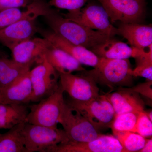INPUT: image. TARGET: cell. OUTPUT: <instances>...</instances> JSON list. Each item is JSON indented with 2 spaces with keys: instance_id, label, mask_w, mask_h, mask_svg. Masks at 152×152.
Segmentation results:
<instances>
[{
  "instance_id": "obj_1",
  "label": "cell",
  "mask_w": 152,
  "mask_h": 152,
  "mask_svg": "<svg viewBox=\"0 0 152 152\" xmlns=\"http://www.w3.org/2000/svg\"><path fill=\"white\" fill-rule=\"evenodd\" d=\"M43 18L52 31L77 45L90 49L112 38L66 18L50 7Z\"/></svg>"
},
{
  "instance_id": "obj_2",
  "label": "cell",
  "mask_w": 152,
  "mask_h": 152,
  "mask_svg": "<svg viewBox=\"0 0 152 152\" xmlns=\"http://www.w3.org/2000/svg\"><path fill=\"white\" fill-rule=\"evenodd\" d=\"M34 8L28 15L5 28L0 29V43L10 50L22 42L33 38L39 28L36 20L43 17L50 6L43 0H32Z\"/></svg>"
},
{
  "instance_id": "obj_3",
  "label": "cell",
  "mask_w": 152,
  "mask_h": 152,
  "mask_svg": "<svg viewBox=\"0 0 152 152\" xmlns=\"http://www.w3.org/2000/svg\"><path fill=\"white\" fill-rule=\"evenodd\" d=\"M100 58L98 65L86 71L84 75L91 77L97 84L106 86L111 90L132 87L133 76L129 59H110Z\"/></svg>"
},
{
  "instance_id": "obj_4",
  "label": "cell",
  "mask_w": 152,
  "mask_h": 152,
  "mask_svg": "<svg viewBox=\"0 0 152 152\" xmlns=\"http://www.w3.org/2000/svg\"><path fill=\"white\" fill-rule=\"evenodd\" d=\"M28 152H50L54 147L69 142L64 129L25 123L23 130Z\"/></svg>"
},
{
  "instance_id": "obj_5",
  "label": "cell",
  "mask_w": 152,
  "mask_h": 152,
  "mask_svg": "<svg viewBox=\"0 0 152 152\" xmlns=\"http://www.w3.org/2000/svg\"><path fill=\"white\" fill-rule=\"evenodd\" d=\"M58 123L62 126L69 141H90L102 134L79 111L69 105L65 101L61 108Z\"/></svg>"
},
{
  "instance_id": "obj_6",
  "label": "cell",
  "mask_w": 152,
  "mask_h": 152,
  "mask_svg": "<svg viewBox=\"0 0 152 152\" xmlns=\"http://www.w3.org/2000/svg\"><path fill=\"white\" fill-rule=\"evenodd\" d=\"M76 109L99 132L110 128L115 114L104 95L87 101L72 99L67 103Z\"/></svg>"
},
{
  "instance_id": "obj_7",
  "label": "cell",
  "mask_w": 152,
  "mask_h": 152,
  "mask_svg": "<svg viewBox=\"0 0 152 152\" xmlns=\"http://www.w3.org/2000/svg\"><path fill=\"white\" fill-rule=\"evenodd\" d=\"M64 92L59 84L53 94L31 106L26 122L49 127H58L61 108L65 102Z\"/></svg>"
},
{
  "instance_id": "obj_8",
  "label": "cell",
  "mask_w": 152,
  "mask_h": 152,
  "mask_svg": "<svg viewBox=\"0 0 152 152\" xmlns=\"http://www.w3.org/2000/svg\"><path fill=\"white\" fill-rule=\"evenodd\" d=\"M32 86L31 102H38L50 96L59 86L60 74L48 61H43L30 71Z\"/></svg>"
},
{
  "instance_id": "obj_9",
  "label": "cell",
  "mask_w": 152,
  "mask_h": 152,
  "mask_svg": "<svg viewBox=\"0 0 152 152\" xmlns=\"http://www.w3.org/2000/svg\"><path fill=\"white\" fill-rule=\"evenodd\" d=\"M108 14L111 23H140L145 12V0H98Z\"/></svg>"
},
{
  "instance_id": "obj_10",
  "label": "cell",
  "mask_w": 152,
  "mask_h": 152,
  "mask_svg": "<svg viewBox=\"0 0 152 152\" xmlns=\"http://www.w3.org/2000/svg\"><path fill=\"white\" fill-rule=\"evenodd\" d=\"M66 18L112 37L118 35V28L112 24L107 13L102 6L89 4L82 9L78 13L66 15Z\"/></svg>"
},
{
  "instance_id": "obj_11",
  "label": "cell",
  "mask_w": 152,
  "mask_h": 152,
  "mask_svg": "<svg viewBox=\"0 0 152 152\" xmlns=\"http://www.w3.org/2000/svg\"><path fill=\"white\" fill-rule=\"evenodd\" d=\"M59 84L64 92L75 100L87 101L100 96L98 84L90 76L60 74Z\"/></svg>"
},
{
  "instance_id": "obj_12",
  "label": "cell",
  "mask_w": 152,
  "mask_h": 152,
  "mask_svg": "<svg viewBox=\"0 0 152 152\" xmlns=\"http://www.w3.org/2000/svg\"><path fill=\"white\" fill-rule=\"evenodd\" d=\"M50 152H127L116 137L102 134L86 142H68L59 144Z\"/></svg>"
},
{
  "instance_id": "obj_13",
  "label": "cell",
  "mask_w": 152,
  "mask_h": 152,
  "mask_svg": "<svg viewBox=\"0 0 152 152\" xmlns=\"http://www.w3.org/2000/svg\"><path fill=\"white\" fill-rule=\"evenodd\" d=\"M52 44L46 38H31L14 47L11 52L15 61L31 66L40 64L45 58V54Z\"/></svg>"
},
{
  "instance_id": "obj_14",
  "label": "cell",
  "mask_w": 152,
  "mask_h": 152,
  "mask_svg": "<svg viewBox=\"0 0 152 152\" xmlns=\"http://www.w3.org/2000/svg\"><path fill=\"white\" fill-rule=\"evenodd\" d=\"M38 33H39L43 37L48 39L54 46L65 51L82 64L95 68L99 64L100 58L91 50L84 47L74 45L52 31L39 28Z\"/></svg>"
},
{
  "instance_id": "obj_15",
  "label": "cell",
  "mask_w": 152,
  "mask_h": 152,
  "mask_svg": "<svg viewBox=\"0 0 152 152\" xmlns=\"http://www.w3.org/2000/svg\"><path fill=\"white\" fill-rule=\"evenodd\" d=\"M30 71L10 84L0 88V104L26 105L31 102L33 90Z\"/></svg>"
},
{
  "instance_id": "obj_16",
  "label": "cell",
  "mask_w": 152,
  "mask_h": 152,
  "mask_svg": "<svg viewBox=\"0 0 152 152\" xmlns=\"http://www.w3.org/2000/svg\"><path fill=\"white\" fill-rule=\"evenodd\" d=\"M104 95L111 104L115 115L144 110L143 101L138 93L131 91L129 88H120L115 91Z\"/></svg>"
},
{
  "instance_id": "obj_17",
  "label": "cell",
  "mask_w": 152,
  "mask_h": 152,
  "mask_svg": "<svg viewBox=\"0 0 152 152\" xmlns=\"http://www.w3.org/2000/svg\"><path fill=\"white\" fill-rule=\"evenodd\" d=\"M118 29V35L126 39L132 48L144 50L152 45L151 25L122 23Z\"/></svg>"
},
{
  "instance_id": "obj_18",
  "label": "cell",
  "mask_w": 152,
  "mask_h": 152,
  "mask_svg": "<svg viewBox=\"0 0 152 152\" xmlns=\"http://www.w3.org/2000/svg\"><path fill=\"white\" fill-rule=\"evenodd\" d=\"M45 58L59 74L86 71L82 66V64L73 57L52 45L46 53Z\"/></svg>"
},
{
  "instance_id": "obj_19",
  "label": "cell",
  "mask_w": 152,
  "mask_h": 152,
  "mask_svg": "<svg viewBox=\"0 0 152 152\" xmlns=\"http://www.w3.org/2000/svg\"><path fill=\"white\" fill-rule=\"evenodd\" d=\"M90 50L99 58L110 59H128L133 57L132 47L113 37Z\"/></svg>"
},
{
  "instance_id": "obj_20",
  "label": "cell",
  "mask_w": 152,
  "mask_h": 152,
  "mask_svg": "<svg viewBox=\"0 0 152 152\" xmlns=\"http://www.w3.org/2000/svg\"><path fill=\"white\" fill-rule=\"evenodd\" d=\"M29 112L26 105L0 104V129H10L25 122Z\"/></svg>"
},
{
  "instance_id": "obj_21",
  "label": "cell",
  "mask_w": 152,
  "mask_h": 152,
  "mask_svg": "<svg viewBox=\"0 0 152 152\" xmlns=\"http://www.w3.org/2000/svg\"><path fill=\"white\" fill-rule=\"evenodd\" d=\"M25 123H20L7 132L0 134V152H28L23 134Z\"/></svg>"
},
{
  "instance_id": "obj_22",
  "label": "cell",
  "mask_w": 152,
  "mask_h": 152,
  "mask_svg": "<svg viewBox=\"0 0 152 152\" xmlns=\"http://www.w3.org/2000/svg\"><path fill=\"white\" fill-rule=\"evenodd\" d=\"M31 66L21 64L7 57L0 58V88L8 86L31 70Z\"/></svg>"
},
{
  "instance_id": "obj_23",
  "label": "cell",
  "mask_w": 152,
  "mask_h": 152,
  "mask_svg": "<svg viewBox=\"0 0 152 152\" xmlns=\"http://www.w3.org/2000/svg\"><path fill=\"white\" fill-rule=\"evenodd\" d=\"M140 112H127L115 115L110 128L114 135L120 132L135 133L136 124Z\"/></svg>"
},
{
  "instance_id": "obj_24",
  "label": "cell",
  "mask_w": 152,
  "mask_h": 152,
  "mask_svg": "<svg viewBox=\"0 0 152 152\" xmlns=\"http://www.w3.org/2000/svg\"><path fill=\"white\" fill-rule=\"evenodd\" d=\"M115 136L127 152H139L147 141L145 138L132 132H120Z\"/></svg>"
},
{
  "instance_id": "obj_25",
  "label": "cell",
  "mask_w": 152,
  "mask_h": 152,
  "mask_svg": "<svg viewBox=\"0 0 152 152\" xmlns=\"http://www.w3.org/2000/svg\"><path fill=\"white\" fill-rule=\"evenodd\" d=\"M26 7V10L25 11H21L18 8H12L0 11V29L5 28L31 14L34 8L32 1Z\"/></svg>"
},
{
  "instance_id": "obj_26",
  "label": "cell",
  "mask_w": 152,
  "mask_h": 152,
  "mask_svg": "<svg viewBox=\"0 0 152 152\" xmlns=\"http://www.w3.org/2000/svg\"><path fill=\"white\" fill-rule=\"evenodd\" d=\"M88 0H50L48 3L51 7L69 11L66 15H72L78 13Z\"/></svg>"
},
{
  "instance_id": "obj_27",
  "label": "cell",
  "mask_w": 152,
  "mask_h": 152,
  "mask_svg": "<svg viewBox=\"0 0 152 152\" xmlns=\"http://www.w3.org/2000/svg\"><path fill=\"white\" fill-rule=\"evenodd\" d=\"M135 133L145 138L152 137V121L149 118L146 112L144 110L139 113L136 124Z\"/></svg>"
},
{
  "instance_id": "obj_28",
  "label": "cell",
  "mask_w": 152,
  "mask_h": 152,
  "mask_svg": "<svg viewBox=\"0 0 152 152\" xmlns=\"http://www.w3.org/2000/svg\"><path fill=\"white\" fill-rule=\"evenodd\" d=\"M129 74L133 77H142L152 80V64L137 66L134 70L131 69Z\"/></svg>"
},
{
  "instance_id": "obj_29",
  "label": "cell",
  "mask_w": 152,
  "mask_h": 152,
  "mask_svg": "<svg viewBox=\"0 0 152 152\" xmlns=\"http://www.w3.org/2000/svg\"><path fill=\"white\" fill-rule=\"evenodd\" d=\"M152 80H148V81L139 84L136 86L129 88L131 91L135 92L140 94L150 99H152Z\"/></svg>"
},
{
  "instance_id": "obj_30",
  "label": "cell",
  "mask_w": 152,
  "mask_h": 152,
  "mask_svg": "<svg viewBox=\"0 0 152 152\" xmlns=\"http://www.w3.org/2000/svg\"><path fill=\"white\" fill-rule=\"evenodd\" d=\"M32 0H0V11L12 8L26 7Z\"/></svg>"
},
{
  "instance_id": "obj_31",
  "label": "cell",
  "mask_w": 152,
  "mask_h": 152,
  "mask_svg": "<svg viewBox=\"0 0 152 152\" xmlns=\"http://www.w3.org/2000/svg\"><path fill=\"white\" fill-rule=\"evenodd\" d=\"M139 152H152V138L147 140L143 148Z\"/></svg>"
},
{
  "instance_id": "obj_32",
  "label": "cell",
  "mask_w": 152,
  "mask_h": 152,
  "mask_svg": "<svg viewBox=\"0 0 152 152\" xmlns=\"http://www.w3.org/2000/svg\"><path fill=\"white\" fill-rule=\"evenodd\" d=\"M147 115H148V117L151 120V121H152V110H151V111L148 112V113H147Z\"/></svg>"
},
{
  "instance_id": "obj_33",
  "label": "cell",
  "mask_w": 152,
  "mask_h": 152,
  "mask_svg": "<svg viewBox=\"0 0 152 152\" xmlns=\"http://www.w3.org/2000/svg\"><path fill=\"white\" fill-rule=\"evenodd\" d=\"M6 56H6L3 52H2L0 50V58H1V57Z\"/></svg>"
}]
</instances>
